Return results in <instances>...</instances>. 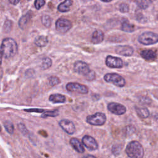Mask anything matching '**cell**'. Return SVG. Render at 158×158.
<instances>
[{"label":"cell","mask_w":158,"mask_h":158,"mask_svg":"<svg viewBox=\"0 0 158 158\" xmlns=\"http://www.w3.org/2000/svg\"><path fill=\"white\" fill-rule=\"evenodd\" d=\"M18 50L17 44L15 41L11 38H4L1 45V52L5 58L14 57Z\"/></svg>","instance_id":"obj_1"},{"label":"cell","mask_w":158,"mask_h":158,"mask_svg":"<svg viewBox=\"0 0 158 158\" xmlns=\"http://www.w3.org/2000/svg\"><path fill=\"white\" fill-rule=\"evenodd\" d=\"M73 70L76 73L83 75L88 81L94 80L96 78L94 71L90 70L89 65L83 61H76L73 65Z\"/></svg>","instance_id":"obj_2"},{"label":"cell","mask_w":158,"mask_h":158,"mask_svg":"<svg viewBox=\"0 0 158 158\" xmlns=\"http://www.w3.org/2000/svg\"><path fill=\"white\" fill-rule=\"evenodd\" d=\"M125 152L130 158H143L144 156L143 148L137 141L130 142L126 147Z\"/></svg>","instance_id":"obj_3"},{"label":"cell","mask_w":158,"mask_h":158,"mask_svg":"<svg viewBox=\"0 0 158 158\" xmlns=\"http://www.w3.org/2000/svg\"><path fill=\"white\" fill-rule=\"evenodd\" d=\"M139 43L144 45H151L158 42V34L152 31H145L141 33L138 38Z\"/></svg>","instance_id":"obj_4"},{"label":"cell","mask_w":158,"mask_h":158,"mask_svg":"<svg viewBox=\"0 0 158 158\" xmlns=\"http://www.w3.org/2000/svg\"><path fill=\"white\" fill-rule=\"evenodd\" d=\"M104 79L106 82L111 83L118 87H123L126 83L124 78L115 73L106 74L104 76Z\"/></svg>","instance_id":"obj_5"},{"label":"cell","mask_w":158,"mask_h":158,"mask_svg":"<svg viewBox=\"0 0 158 158\" xmlns=\"http://www.w3.org/2000/svg\"><path fill=\"white\" fill-rule=\"evenodd\" d=\"M86 122L92 125L101 126L105 123L106 116L102 112H96L93 115H88L86 118Z\"/></svg>","instance_id":"obj_6"},{"label":"cell","mask_w":158,"mask_h":158,"mask_svg":"<svg viewBox=\"0 0 158 158\" xmlns=\"http://www.w3.org/2000/svg\"><path fill=\"white\" fill-rule=\"evenodd\" d=\"M66 89L68 91L78 93L80 94H87L88 88L86 86L75 82H70L66 85Z\"/></svg>","instance_id":"obj_7"},{"label":"cell","mask_w":158,"mask_h":158,"mask_svg":"<svg viewBox=\"0 0 158 158\" xmlns=\"http://www.w3.org/2000/svg\"><path fill=\"white\" fill-rule=\"evenodd\" d=\"M72 28V22L65 19H59L56 22V28L61 33H65Z\"/></svg>","instance_id":"obj_8"},{"label":"cell","mask_w":158,"mask_h":158,"mask_svg":"<svg viewBox=\"0 0 158 158\" xmlns=\"http://www.w3.org/2000/svg\"><path fill=\"white\" fill-rule=\"evenodd\" d=\"M107 109L111 113L118 115H123L127 111V109L123 105L114 102H110L107 104Z\"/></svg>","instance_id":"obj_9"},{"label":"cell","mask_w":158,"mask_h":158,"mask_svg":"<svg viewBox=\"0 0 158 158\" xmlns=\"http://www.w3.org/2000/svg\"><path fill=\"white\" fill-rule=\"evenodd\" d=\"M106 64L110 68L120 69L123 67V63L122 60L117 57L107 56L106 59Z\"/></svg>","instance_id":"obj_10"},{"label":"cell","mask_w":158,"mask_h":158,"mask_svg":"<svg viewBox=\"0 0 158 158\" xmlns=\"http://www.w3.org/2000/svg\"><path fill=\"white\" fill-rule=\"evenodd\" d=\"M82 143L90 151L96 150L98 148V144L96 139L93 137L89 135H85L83 137Z\"/></svg>","instance_id":"obj_11"},{"label":"cell","mask_w":158,"mask_h":158,"mask_svg":"<svg viewBox=\"0 0 158 158\" xmlns=\"http://www.w3.org/2000/svg\"><path fill=\"white\" fill-rule=\"evenodd\" d=\"M60 127L69 135H73L75 132V127L73 123L67 119H62L59 122Z\"/></svg>","instance_id":"obj_12"},{"label":"cell","mask_w":158,"mask_h":158,"mask_svg":"<svg viewBox=\"0 0 158 158\" xmlns=\"http://www.w3.org/2000/svg\"><path fill=\"white\" fill-rule=\"evenodd\" d=\"M115 51L118 55L123 56H131L134 52V49L130 46L120 45L116 47Z\"/></svg>","instance_id":"obj_13"},{"label":"cell","mask_w":158,"mask_h":158,"mask_svg":"<svg viewBox=\"0 0 158 158\" xmlns=\"http://www.w3.org/2000/svg\"><path fill=\"white\" fill-rule=\"evenodd\" d=\"M104 33L100 30H96L92 34L91 41L93 44H99L104 40Z\"/></svg>","instance_id":"obj_14"},{"label":"cell","mask_w":158,"mask_h":158,"mask_svg":"<svg viewBox=\"0 0 158 158\" xmlns=\"http://www.w3.org/2000/svg\"><path fill=\"white\" fill-rule=\"evenodd\" d=\"M140 56L146 60H153L157 57L156 52L151 49H144L140 52Z\"/></svg>","instance_id":"obj_15"},{"label":"cell","mask_w":158,"mask_h":158,"mask_svg":"<svg viewBox=\"0 0 158 158\" xmlns=\"http://www.w3.org/2000/svg\"><path fill=\"white\" fill-rule=\"evenodd\" d=\"M70 144L73 148L79 153H83L85 151L84 147L80 140L75 138H72L70 140Z\"/></svg>","instance_id":"obj_16"},{"label":"cell","mask_w":158,"mask_h":158,"mask_svg":"<svg viewBox=\"0 0 158 158\" xmlns=\"http://www.w3.org/2000/svg\"><path fill=\"white\" fill-rule=\"evenodd\" d=\"M49 100L52 103H64L66 101L65 96L60 94H53L49 97Z\"/></svg>","instance_id":"obj_17"},{"label":"cell","mask_w":158,"mask_h":158,"mask_svg":"<svg viewBox=\"0 0 158 158\" xmlns=\"http://www.w3.org/2000/svg\"><path fill=\"white\" fill-rule=\"evenodd\" d=\"M73 1L71 0H66L60 4L57 7V9L59 12H66L70 10V7L72 6Z\"/></svg>","instance_id":"obj_18"},{"label":"cell","mask_w":158,"mask_h":158,"mask_svg":"<svg viewBox=\"0 0 158 158\" xmlns=\"http://www.w3.org/2000/svg\"><path fill=\"white\" fill-rule=\"evenodd\" d=\"M135 111L137 115L141 118H146L149 115V111L146 107H135Z\"/></svg>","instance_id":"obj_19"},{"label":"cell","mask_w":158,"mask_h":158,"mask_svg":"<svg viewBox=\"0 0 158 158\" xmlns=\"http://www.w3.org/2000/svg\"><path fill=\"white\" fill-rule=\"evenodd\" d=\"M121 28H122V31H123L125 32H127V33H131L135 30V25L130 23L127 20H124L122 22Z\"/></svg>","instance_id":"obj_20"},{"label":"cell","mask_w":158,"mask_h":158,"mask_svg":"<svg viewBox=\"0 0 158 158\" xmlns=\"http://www.w3.org/2000/svg\"><path fill=\"white\" fill-rule=\"evenodd\" d=\"M34 43L38 47H44L48 44V40L46 36H39L35 38Z\"/></svg>","instance_id":"obj_21"},{"label":"cell","mask_w":158,"mask_h":158,"mask_svg":"<svg viewBox=\"0 0 158 158\" xmlns=\"http://www.w3.org/2000/svg\"><path fill=\"white\" fill-rule=\"evenodd\" d=\"M30 17H31V15L30 12H28L20 19L19 21V25L22 29H23L25 27L26 25L27 24L29 20L30 19Z\"/></svg>","instance_id":"obj_22"},{"label":"cell","mask_w":158,"mask_h":158,"mask_svg":"<svg viewBox=\"0 0 158 158\" xmlns=\"http://www.w3.org/2000/svg\"><path fill=\"white\" fill-rule=\"evenodd\" d=\"M52 65V60L49 57H44L43 59L41 64V69L42 70H46L49 69Z\"/></svg>","instance_id":"obj_23"},{"label":"cell","mask_w":158,"mask_h":158,"mask_svg":"<svg viewBox=\"0 0 158 158\" xmlns=\"http://www.w3.org/2000/svg\"><path fill=\"white\" fill-rule=\"evenodd\" d=\"M59 115V110L56 109L54 110H47L44 111L43 114L41 115V117L46 118L48 117H56Z\"/></svg>","instance_id":"obj_24"},{"label":"cell","mask_w":158,"mask_h":158,"mask_svg":"<svg viewBox=\"0 0 158 158\" xmlns=\"http://www.w3.org/2000/svg\"><path fill=\"white\" fill-rule=\"evenodd\" d=\"M41 22L46 27H49L51 25V19L48 15H43L41 17Z\"/></svg>","instance_id":"obj_25"},{"label":"cell","mask_w":158,"mask_h":158,"mask_svg":"<svg viewBox=\"0 0 158 158\" xmlns=\"http://www.w3.org/2000/svg\"><path fill=\"white\" fill-rule=\"evenodd\" d=\"M136 4L139 7L142 9H146L150 6L151 1H136Z\"/></svg>","instance_id":"obj_26"},{"label":"cell","mask_w":158,"mask_h":158,"mask_svg":"<svg viewBox=\"0 0 158 158\" xmlns=\"http://www.w3.org/2000/svg\"><path fill=\"white\" fill-rule=\"evenodd\" d=\"M4 126L6 130V131L10 133V134H12L14 133V125L12 124V123L10 121H6L4 123Z\"/></svg>","instance_id":"obj_27"},{"label":"cell","mask_w":158,"mask_h":158,"mask_svg":"<svg viewBox=\"0 0 158 158\" xmlns=\"http://www.w3.org/2000/svg\"><path fill=\"white\" fill-rule=\"evenodd\" d=\"M49 83L51 86H56L57 85H58L60 82V80H59V78L56 76H51L49 78Z\"/></svg>","instance_id":"obj_28"},{"label":"cell","mask_w":158,"mask_h":158,"mask_svg":"<svg viewBox=\"0 0 158 158\" xmlns=\"http://www.w3.org/2000/svg\"><path fill=\"white\" fill-rule=\"evenodd\" d=\"M12 23L10 20H6L4 22V26H3V30L6 33H8L10 31L11 28H12Z\"/></svg>","instance_id":"obj_29"},{"label":"cell","mask_w":158,"mask_h":158,"mask_svg":"<svg viewBox=\"0 0 158 158\" xmlns=\"http://www.w3.org/2000/svg\"><path fill=\"white\" fill-rule=\"evenodd\" d=\"M119 10L122 13H126L129 11V6L126 3H121L119 5Z\"/></svg>","instance_id":"obj_30"},{"label":"cell","mask_w":158,"mask_h":158,"mask_svg":"<svg viewBox=\"0 0 158 158\" xmlns=\"http://www.w3.org/2000/svg\"><path fill=\"white\" fill-rule=\"evenodd\" d=\"M35 6L36 9H40L45 4V1L43 0H36L35 1Z\"/></svg>","instance_id":"obj_31"},{"label":"cell","mask_w":158,"mask_h":158,"mask_svg":"<svg viewBox=\"0 0 158 158\" xmlns=\"http://www.w3.org/2000/svg\"><path fill=\"white\" fill-rule=\"evenodd\" d=\"M139 101L143 103V104H149L151 102V100L147 96H144L140 98Z\"/></svg>","instance_id":"obj_32"},{"label":"cell","mask_w":158,"mask_h":158,"mask_svg":"<svg viewBox=\"0 0 158 158\" xmlns=\"http://www.w3.org/2000/svg\"><path fill=\"white\" fill-rule=\"evenodd\" d=\"M18 128H19V130H20L23 135L26 134V133L28 132V131H27V128H26L25 125L23 124V123H22L18 124Z\"/></svg>","instance_id":"obj_33"},{"label":"cell","mask_w":158,"mask_h":158,"mask_svg":"<svg viewBox=\"0 0 158 158\" xmlns=\"http://www.w3.org/2000/svg\"><path fill=\"white\" fill-rule=\"evenodd\" d=\"M25 111L28 112H43L44 110L43 109H26Z\"/></svg>","instance_id":"obj_34"},{"label":"cell","mask_w":158,"mask_h":158,"mask_svg":"<svg viewBox=\"0 0 158 158\" xmlns=\"http://www.w3.org/2000/svg\"><path fill=\"white\" fill-rule=\"evenodd\" d=\"M9 2L15 5V4H17V3H19V1H18V0H9Z\"/></svg>","instance_id":"obj_35"},{"label":"cell","mask_w":158,"mask_h":158,"mask_svg":"<svg viewBox=\"0 0 158 158\" xmlns=\"http://www.w3.org/2000/svg\"><path fill=\"white\" fill-rule=\"evenodd\" d=\"M82 158H97L96 157L93 156V155H90V154H88V155H86V156H83Z\"/></svg>","instance_id":"obj_36"},{"label":"cell","mask_w":158,"mask_h":158,"mask_svg":"<svg viewBox=\"0 0 158 158\" xmlns=\"http://www.w3.org/2000/svg\"><path fill=\"white\" fill-rule=\"evenodd\" d=\"M153 118H154V119L156 122H158V114H154V116H153Z\"/></svg>","instance_id":"obj_37"},{"label":"cell","mask_w":158,"mask_h":158,"mask_svg":"<svg viewBox=\"0 0 158 158\" xmlns=\"http://www.w3.org/2000/svg\"><path fill=\"white\" fill-rule=\"evenodd\" d=\"M2 53H1V52L0 51V65H1V64L2 63Z\"/></svg>","instance_id":"obj_38"},{"label":"cell","mask_w":158,"mask_h":158,"mask_svg":"<svg viewBox=\"0 0 158 158\" xmlns=\"http://www.w3.org/2000/svg\"><path fill=\"white\" fill-rule=\"evenodd\" d=\"M1 131V126H0V131Z\"/></svg>","instance_id":"obj_39"}]
</instances>
